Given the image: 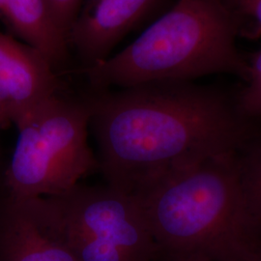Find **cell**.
Returning a JSON list of instances; mask_svg holds the SVG:
<instances>
[{
	"instance_id": "30bf717a",
	"label": "cell",
	"mask_w": 261,
	"mask_h": 261,
	"mask_svg": "<svg viewBox=\"0 0 261 261\" xmlns=\"http://www.w3.org/2000/svg\"><path fill=\"white\" fill-rule=\"evenodd\" d=\"M238 157L247 200L261 228V130L238 153Z\"/></svg>"
},
{
	"instance_id": "7c38bea8",
	"label": "cell",
	"mask_w": 261,
	"mask_h": 261,
	"mask_svg": "<svg viewBox=\"0 0 261 261\" xmlns=\"http://www.w3.org/2000/svg\"><path fill=\"white\" fill-rule=\"evenodd\" d=\"M48 7L60 30L69 40L71 29L82 9L83 0H47ZM70 44V43H69Z\"/></svg>"
},
{
	"instance_id": "5bb4252c",
	"label": "cell",
	"mask_w": 261,
	"mask_h": 261,
	"mask_svg": "<svg viewBox=\"0 0 261 261\" xmlns=\"http://www.w3.org/2000/svg\"><path fill=\"white\" fill-rule=\"evenodd\" d=\"M155 261H215L207 259L203 257H196V256H189V257H157Z\"/></svg>"
},
{
	"instance_id": "8992f818",
	"label": "cell",
	"mask_w": 261,
	"mask_h": 261,
	"mask_svg": "<svg viewBox=\"0 0 261 261\" xmlns=\"http://www.w3.org/2000/svg\"><path fill=\"white\" fill-rule=\"evenodd\" d=\"M0 261H76L49 197L0 198Z\"/></svg>"
},
{
	"instance_id": "ba28073f",
	"label": "cell",
	"mask_w": 261,
	"mask_h": 261,
	"mask_svg": "<svg viewBox=\"0 0 261 261\" xmlns=\"http://www.w3.org/2000/svg\"><path fill=\"white\" fill-rule=\"evenodd\" d=\"M162 0H88L69 35L88 68L110 57L130 30L146 19Z\"/></svg>"
},
{
	"instance_id": "5b68a950",
	"label": "cell",
	"mask_w": 261,
	"mask_h": 261,
	"mask_svg": "<svg viewBox=\"0 0 261 261\" xmlns=\"http://www.w3.org/2000/svg\"><path fill=\"white\" fill-rule=\"evenodd\" d=\"M49 198L76 261L156 260V244L134 195L107 184H77Z\"/></svg>"
},
{
	"instance_id": "9c48e42d",
	"label": "cell",
	"mask_w": 261,
	"mask_h": 261,
	"mask_svg": "<svg viewBox=\"0 0 261 261\" xmlns=\"http://www.w3.org/2000/svg\"><path fill=\"white\" fill-rule=\"evenodd\" d=\"M4 22L56 71L64 63L69 40L58 28L47 0H6Z\"/></svg>"
},
{
	"instance_id": "4fadbf2b",
	"label": "cell",
	"mask_w": 261,
	"mask_h": 261,
	"mask_svg": "<svg viewBox=\"0 0 261 261\" xmlns=\"http://www.w3.org/2000/svg\"><path fill=\"white\" fill-rule=\"evenodd\" d=\"M238 19L241 28L246 22L255 30H261V0H224Z\"/></svg>"
},
{
	"instance_id": "52a82bcc",
	"label": "cell",
	"mask_w": 261,
	"mask_h": 261,
	"mask_svg": "<svg viewBox=\"0 0 261 261\" xmlns=\"http://www.w3.org/2000/svg\"><path fill=\"white\" fill-rule=\"evenodd\" d=\"M60 89L56 68L45 56L0 30V130Z\"/></svg>"
},
{
	"instance_id": "9a60e30c",
	"label": "cell",
	"mask_w": 261,
	"mask_h": 261,
	"mask_svg": "<svg viewBox=\"0 0 261 261\" xmlns=\"http://www.w3.org/2000/svg\"><path fill=\"white\" fill-rule=\"evenodd\" d=\"M249 261H261V243L253 250Z\"/></svg>"
},
{
	"instance_id": "2e32d148",
	"label": "cell",
	"mask_w": 261,
	"mask_h": 261,
	"mask_svg": "<svg viewBox=\"0 0 261 261\" xmlns=\"http://www.w3.org/2000/svg\"><path fill=\"white\" fill-rule=\"evenodd\" d=\"M5 12H6V0H0V20L5 21Z\"/></svg>"
},
{
	"instance_id": "7a4b0ae2",
	"label": "cell",
	"mask_w": 261,
	"mask_h": 261,
	"mask_svg": "<svg viewBox=\"0 0 261 261\" xmlns=\"http://www.w3.org/2000/svg\"><path fill=\"white\" fill-rule=\"evenodd\" d=\"M238 153L170 170L132 193L149 226L157 257L249 261L261 243V228L247 200Z\"/></svg>"
},
{
	"instance_id": "3957f363",
	"label": "cell",
	"mask_w": 261,
	"mask_h": 261,
	"mask_svg": "<svg viewBox=\"0 0 261 261\" xmlns=\"http://www.w3.org/2000/svg\"><path fill=\"white\" fill-rule=\"evenodd\" d=\"M242 28L224 0H177L120 53L87 68L94 92L216 74H248Z\"/></svg>"
},
{
	"instance_id": "6da1fadb",
	"label": "cell",
	"mask_w": 261,
	"mask_h": 261,
	"mask_svg": "<svg viewBox=\"0 0 261 261\" xmlns=\"http://www.w3.org/2000/svg\"><path fill=\"white\" fill-rule=\"evenodd\" d=\"M106 184L132 194L146 181L202 159L238 153L261 120L235 94L195 82L140 84L88 97Z\"/></svg>"
},
{
	"instance_id": "8fae6325",
	"label": "cell",
	"mask_w": 261,
	"mask_h": 261,
	"mask_svg": "<svg viewBox=\"0 0 261 261\" xmlns=\"http://www.w3.org/2000/svg\"><path fill=\"white\" fill-rule=\"evenodd\" d=\"M248 74L235 93L238 107L247 117L261 120V49L248 59Z\"/></svg>"
},
{
	"instance_id": "277c9868",
	"label": "cell",
	"mask_w": 261,
	"mask_h": 261,
	"mask_svg": "<svg viewBox=\"0 0 261 261\" xmlns=\"http://www.w3.org/2000/svg\"><path fill=\"white\" fill-rule=\"evenodd\" d=\"M88 97L49 96L15 123L19 137L5 172L6 193L17 198L59 196L99 171L87 142Z\"/></svg>"
}]
</instances>
